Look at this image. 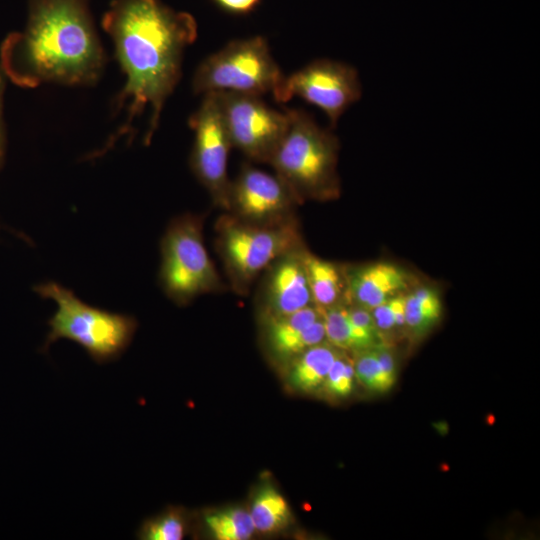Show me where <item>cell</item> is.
I'll use <instances>...</instances> for the list:
<instances>
[{"mask_svg": "<svg viewBox=\"0 0 540 540\" xmlns=\"http://www.w3.org/2000/svg\"><path fill=\"white\" fill-rule=\"evenodd\" d=\"M6 75L21 87L94 83L104 65L87 0H29L24 31L0 50Z\"/></svg>", "mask_w": 540, "mask_h": 540, "instance_id": "7a4b0ae2", "label": "cell"}, {"mask_svg": "<svg viewBox=\"0 0 540 540\" xmlns=\"http://www.w3.org/2000/svg\"><path fill=\"white\" fill-rule=\"evenodd\" d=\"M442 301L437 290L423 286L405 294V325L413 336H424L440 320Z\"/></svg>", "mask_w": 540, "mask_h": 540, "instance_id": "ac0fdd59", "label": "cell"}, {"mask_svg": "<svg viewBox=\"0 0 540 540\" xmlns=\"http://www.w3.org/2000/svg\"><path fill=\"white\" fill-rule=\"evenodd\" d=\"M287 131L270 164L300 203L306 198H329L338 191L337 137L321 128L300 109H286Z\"/></svg>", "mask_w": 540, "mask_h": 540, "instance_id": "277c9868", "label": "cell"}, {"mask_svg": "<svg viewBox=\"0 0 540 540\" xmlns=\"http://www.w3.org/2000/svg\"><path fill=\"white\" fill-rule=\"evenodd\" d=\"M1 96H2V80H1V75H0V165L3 159V138H2V130H1Z\"/></svg>", "mask_w": 540, "mask_h": 540, "instance_id": "484cf974", "label": "cell"}, {"mask_svg": "<svg viewBox=\"0 0 540 540\" xmlns=\"http://www.w3.org/2000/svg\"><path fill=\"white\" fill-rule=\"evenodd\" d=\"M320 312L326 341L339 350L357 352L382 342L377 336L354 324L349 317L347 306L341 302Z\"/></svg>", "mask_w": 540, "mask_h": 540, "instance_id": "e0dca14e", "label": "cell"}, {"mask_svg": "<svg viewBox=\"0 0 540 540\" xmlns=\"http://www.w3.org/2000/svg\"><path fill=\"white\" fill-rule=\"evenodd\" d=\"M353 367L355 377L371 391L386 392L395 384L384 372L374 346L355 352Z\"/></svg>", "mask_w": 540, "mask_h": 540, "instance_id": "7402d4cb", "label": "cell"}, {"mask_svg": "<svg viewBox=\"0 0 540 540\" xmlns=\"http://www.w3.org/2000/svg\"><path fill=\"white\" fill-rule=\"evenodd\" d=\"M194 131L191 167L214 203L228 209L231 182L227 160L232 146L216 92L204 94L200 107L189 118Z\"/></svg>", "mask_w": 540, "mask_h": 540, "instance_id": "30bf717a", "label": "cell"}, {"mask_svg": "<svg viewBox=\"0 0 540 540\" xmlns=\"http://www.w3.org/2000/svg\"><path fill=\"white\" fill-rule=\"evenodd\" d=\"M267 40L262 36L234 40L208 56L192 80L195 94L234 92L273 95L284 80Z\"/></svg>", "mask_w": 540, "mask_h": 540, "instance_id": "5b68a950", "label": "cell"}, {"mask_svg": "<svg viewBox=\"0 0 540 540\" xmlns=\"http://www.w3.org/2000/svg\"><path fill=\"white\" fill-rule=\"evenodd\" d=\"M344 277L347 301L367 310L406 293L410 284L409 274L391 262H376L353 268Z\"/></svg>", "mask_w": 540, "mask_h": 540, "instance_id": "4fadbf2b", "label": "cell"}, {"mask_svg": "<svg viewBox=\"0 0 540 540\" xmlns=\"http://www.w3.org/2000/svg\"><path fill=\"white\" fill-rule=\"evenodd\" d=\"M208 530L218 540L249 539L255 527L249 511L242 508H229L205 516Z\"/></svg>", "mask_w": 540, "mask_h": 540, "instance_id": "ffe728a7", "label": "cell"}, {"mask_svg": "<svg viewBox=\"0 0 540 540\" xmlns=\"http://www.w3.org/2000/svg\"><path fill=\"white\" fill-rule=\"evenodd\" d=\"M34 290L57 305L47 322L49 331L41 352L46 353L59 339H68L81 346L93 361L104 364L117 360L131 344L138 327L134 317L88 305L54 281L38 284Z\"/></svg>", "mask_w": 540, "mask_h": 540, "instance_id": "3957f363", "label": "cell"}, {"mask_svg": "<svg viewBox=\"0 0 540 540\" xmlns=\"http://www.w3.org/2000/svg\"><path fill=\"white\" fill-rule=\"evenodd\" d=\"M102 25L111 36L126 83L115 112L126 119L111 140L131 134L137 117L149 108L148 143L159 124L163 104L181 77L184 49L197 37L195 18L160 0H113Z\"/></svg>", "mask_w": 540, "mask_h": 540, "instance_id": "6da1fadb", "label": "cell"}, {"mask_svg": "<svg viewBox=\"0 0 540 540\" xmlns=\"http://www.w3.org/2000/svg\"><path fill=\"white\" fill-rule=\"evenodd\" d=\"M341 352L332 363L323 383L325 390L335 397L348 396L354 387L353 361Z\"/></svg>", "mask_w": 540, "mask_h": 540, "instance_id": "cb8c5ba5", "label": "cell"}, {"mask_svg": "<svg viewBox=\"0 0 540 540\" xmlns=\"http://www.w3.org/2000/svg\"><path fill=\"white\" fill-rule=\"evenodd\" d=\"M340 351L324 341L293 358L288 374L290 385L302 392H313L322 387Z\"/></svg>", "mask_w": 540, "mask_h": 540, "instance_id": "9a60e30c", "label": "cell"}, {"mask_svg": "<svg viewBox=\"0 0 540 540\" xmlns=\"http://www.w3.org/2000/svg\"><path fill=\"white\" fill-rule=\"evenodd\" d=\"M222 12L233 16H246L254 12L262 0H211Z\"/></svg>", "mask_w": 540, "mask_h": 540, "instance_id": "d4e9b609", "label": "cell"}, {"mask_svg": "<svg viewBox=\"0 0 540 540\" xmlns=\"http://www.w3.org/2000/svg\"><path fill=\"white\" fill-rule=\"evenodd\" d=\"M362 95L357 70L346 63L317 59L285 76L273 95L277 102L298 96L321 109L335 127L342 114Z\"/></svg>", "mask_w": 540, "mask_h": 540, "instance_id": "9c48e42d", "label": "cell"}, {"mask_svg": "<svg viewBox=\"0 0 540 540\" xmlns=\"http://www.w3.org/2000/svg\"><path fill=\"white\" fill-rule=\"evenodd\" d=\"M267 320L268 344L279 358L293 359L326 341L323 318L314 305Z\"/></svg>", "mask_w": 540, "mask_h": 540, "instance_id": "5bb4252c", "label": "cell"}, {"mask_svg": "<svg viewBox=\"0 0 540 540\" xmlns=\"http://www.w3.org/2000/svg\"><path fill=\"white\" fill-rule=\"evenodd\" d=\"M299 203L277 176L243 165L231 182L228 209L236 219L252 224H275L292 219Z\"/></svg>", "mask_w": 540, "mask_h": 540, "instance_id": "8fae6325", "label": "cell"}, {"mask_svg": "<svg viewBox=\"0 0 540 540\" xmlns=\"http://www.w3.org/2000/svg\"><path fill=\"white\" fill-rule=\"evenodd\" d=\"M186 533V520L179 508H168L161 514L146 519L136 536L141 540H181Z\"/></svg>", "mask_w": 540, "mask_h": 540, "instance_id": "44dd1931", "label": "cell"}, {"mask_svg": "<svg viewBox=\"0 0 540 540\" xmlns=\"http://www.w3.org/2000/svg\"><path fill=\"white\" fill-rule=\"evenodd\" d=\"M405 294L394 296L371 311L377 332L383 343L396 333L406 330Z\"/></svg>", "mask_w": 540, "mask_h": 540, "instance_id": "603a6c76", "label": "cell"}, {"mask_svg": "<svg viewBox=\"0 0 540 540\" xmlns=\"http://www.w3.org/2000/svg\"><path fill=\"white\" fill-rule=\"evenodd\" d=\"M218 234L227 271L239 287L248 285L277 258L300 246L294 218L275 224H252L226 216L219 221Z\"/></svg>", "mask_w": 540, "mask_h": 540, "instance_id": "52a82bcc", "label": "cell"}, {"mask_svg": "<svg viewBox=\"0 0 540 540\" xmlns=\"http://www.w3.org/2000/svg\"><path fill=\"white\" fill-rule=\"evenodd\" d=\"M304 262L312 304L322 311L340 303L345 296V277L337 266L306 251Z\"/></svg>", "mask_w": 540, "mask_h": 540, "instance_id": "2e32d148", "label": "cell"}, {"mask_svg": "<svg viewBox=\"0 0 540 540\" xmlns=\"http://www.w3.org/2000/svg\"><path fill=\"white\" fill-rule=\"evenodd\" d=\"M159 280L166 295L179 305L215 291L219 275L208 255L201 220L186 214L175 218L161 240Z\"/></svg>", "mask_w": 540, "mask_h": 540, "instance_id": "8992f818", "label": "cell"}, {"mask_svg": "<svg viewBox=\"0 0 540 540\" xmlns=\"http://www.w3.org/2000/svg\"><path fill=\"white\" fill-rule=\"evenodd\" d=\"M216 93L232 146L253 161L270 163L289 125L287 110L269 107L260 96Z\"/></svg>", "mask_w": 540, "mask_h": 540, "instance_id": "ba28073f", "label": "cell"}, {"mask_svg": "<svg viewBox=\"0 0 540 540\" xmlns=\"http://www.w3.org/2000/svg\"><path fill=\"white\" fill-rule=\"evenodd\" d=\"M255 530L262 533L277 532L291 520V511L284 496L268 486L255 496L249 511Z\"/></svg>", "mask_w": 540, "mask_h": 540, "instance_id": "d6986e66", "label": "cell"}, {"mask_svg": "<svg viewBox=\"0 0 540 540\" xmlns=\"http://www.w3.org/2000/svg\"><path fill=\"white\" fill-rule=\"evenodd\" d=\"M304 253L300 246L296 247L268 267L262 295L267 318L290 314L313 305Z\"/></svg>", "mask_w": 540, "mask_h": 540, "instance_id": "7c38bea8", "label": "cell"}]
</instances>
